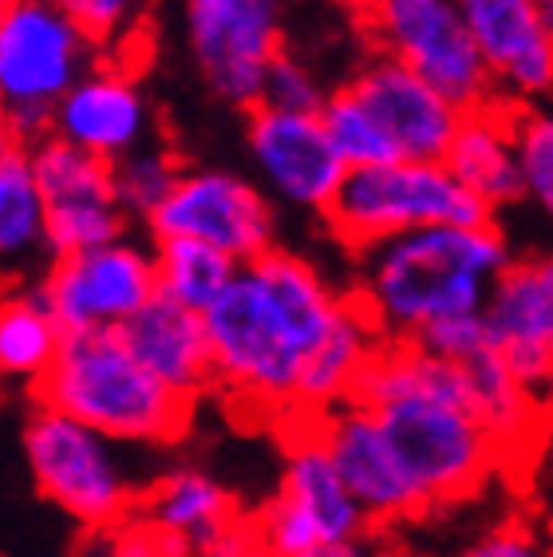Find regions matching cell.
<instances>
[{
    "label": "cell",
    "mask_w": 553,
    "mask_h": 557,
    "mask_svg": "<svg viewBox=\"0 0 553 557\" xmlns=\"http://www.w3.org/2000/svg\"><path fill=\"white\" fill-rule=\"evenodd\" d=\"M344 309L348 297L297 253L266 249L242 261L222 297L202 312L213 384L254 408L293 411L300 368Z\"/></svg>",
    "instance_id": "cell-1"
},
{
    "label": "cell",
    "mask_w": 553,
    "mask_h": 557,
    "mask_svg": "<svg viewBox=\"0 0 553 557\" xmlns=\"http://www.w3.org/2000/svg\"><path fill=\"white\" fill-rule=\"evenodd\" d=\"M352 399L376 411L427 510L470 498L506 455L475 411L467 368L415 341H383Z\"/></svg>",
    "instance_id": "cell-2"
},
{
    "label": "cell",
    "mask_w": 553,
    "mask_h": 557,
    "mask_svg": "<svg viewBox=\"0 0 553 557\" xmlns=\"http://www.w3.org/2000/svg\"><path fill=\"white\" fill-rule=\"evenodd\" d=\"M360 305L380 324L383 341H415L427 324L482 312L494 281L511 265V246L479 225H423L360 249Z\"/></svg>",
    "instance_id": "cell-3"
},
{
    "label": "cell",
    "mask_w": 553,
    "mask_h": 557,
    "mask_svg": "<svg viewBox=\"0 0 553 557\" xmlns=\"http://www.w3.org/2000/svg\"><path fill=\"white\" fill-rule=\"evenodd\" d=\"M36 399L115 443H171L191 419V399L162 384L119 329L67 333L52 368L36 380Z\"/></svg>",
    "instance_id": "cell-4"
},
{
    "label": "cell",
    "mask_w": 553,
    "mask_h": 557,
    "mask_svg": "<svg viewBox=\"0 0 553 557\" xmlns=\"http://www.w3.org/2000/svg\"><path fill=\"white\" fill-rule=\"evenodd\" d=\"M324 218L344 246L368 249L423 225L490 222L494 210L458 183L447 162L392 159L376 166H352L341 190L332 194Z\"/></svg>",
    "instance_id": "cell-5"
},
{
    "label": "cell",
    "mask_w": 553,
    "mask_h": 557,
    "mask_svg": "<svg viewBox=\"0 0 553 557\" xmlns=\"http://www.w3.org/2000/svg\"><path fill=\"white\" fill-rule=\"evenodd\" d=\"M96 36L56 0H12L0 21V115L21 139L52 135L60 99L91 67Z\"/></svg>",
    "instance_id": "cell-6"
},
{
    "label": "cell",
    "mask_w": 553,
    "mask_h": 557,
    "mask_svg": "<svg viewBox=\"0 0 553 557\" xmlns=\"http://www.w3.org/2000/svg\"><path fill=\"white\" fill-rule=\"evenodd\" d=\"M24 455L48 503L87 530H111L135 510L127 462L119 443L91 423L56 408H36L24 428Z\"/></svg>",
    "instance_id": "cell-7"
},
{
    "label": "cell",
    "mask_w": 553,
    "mask_h": 557,
    "mask_svg": "<svg viewBox=\"0 0 553 557\" xmlns=\"http://www.w3.org/2000/svg\"><path fill=\"white\" fill-rule=\"evenodd\" d=\"M293 419L297 431L288 435L281 486L254 518L257 546L266 554H297L372 534V518L364 515L320 440L317 411H293Z\"/></svg>",
    "instance_id": "cell-8"
},
{
    "label": "cell",
    "mask_w": 553,
    "mask_h": 557,
    "mask_svg": "<svg viewBox=\"0 0 553 557\" xmlns=\"http://www.w3.org/2000/svg\"><path fill=\"white\" fill-rule=\"evenodd\" d=\"M360 9L383 52L404 60L455 108L502 99L458 0H360Z\"/></svg>",
    "instance_id": "cell-9"
},
{
    "label": "cell",
    "mask_w": 553,
    "mask_h": 557,
    "mask_svg": "<svg viewBox=\"0 0 553 557\" xmlns=\"http://www.w3.org/2000/svg\"><path fill=\"white\" fill-rule=\"evenodd\" d=\"M285 0H186V36L206 87L230 108H257L281 55Z\"/></svg>",
    "instance_id": "cell-10"
},
{
    "label": "cell",
    "mask_w": 553,
    "mask_h": 557,
    "mask_svg": "<svg viewBox=\"0 0 553 557\" xmlns=\"http://www.w3.org/2000/svg\"><path fill=\"white\" fill-rule=\"evenodd\" d=\"M28 162L48 210L44 246L56 249V258L123 237L127 210L119 206L115 194V162L60 135L36 139Z\"/></svg>",
    "instance_id": "cell-11"
},
{
    "label": "cell",
    "mask_w": 553,
    "mask_h": 557,
    "mask_svg": "<svg viewBox=\"0 0 553 557\" xmlns=\"http://www.w3.org/2000/svg\"><path fill=\"white\" fill-rule=\"evenodd\" d=\"M40 293L64 333L123 329L159 293L155 253L123 237L107 246L79 249V253H64L52 265Z\"/></svg>",
    "instance_id": "cell-12"
},
{
    "label": "cell",
    "mask_w": 553,
    "mask_h": 557,
    "mask_svg": "<svg viewBox=\"0 0 553 557\" xmlns=\"http://www.w3.org/2000/svg\"><path fill=\"white\" fill-rule=\"evenodd\" d=\"M159 237H194L218 246L234 261H254L273 249V210L266 194L230 171H191L171 198L150 214Z\"/></svg>",
    "instance_id": "cell-13"
},
{
    "label": "cell",
    "mask_w": 553,
    "mask_h": 557,
    "mask_svg": "<svg viewBox=\"0 0 553 557\" xmlns=\"http://www.w3.org/2000/svg\"><path fill=\"white\" fill-rule=\"evenodd\" d=\"M245 135L257 174L273 198L297 210H329L348 162L341 159L320 111H281L257 103Z\"/></svg>",
    "instance_id": "cell-14"
},
{
    "label": "cell",
    "mask_w": 553,
    "mask_h": 557,
    "mask_svg": "<svg viewBox=\"0 0 553 557\" xmlns=\"http://www.w3.org/2000/svg\"><path fill=\"white\" fill-rule=\"evenodd\" d=\"M317 431L341 479L356 494V503L364 506V515L372 518V525H392L423 515V491L415 486V479L400 462L388 431L380 428V419L368 404L344 399L336 408L317 411Z\"/></svg>",
    "instance_id": "cell-15"
},
{
    "label": "cell",
    "mask_w": 553,
    "mask_h": 557,
    "mask_svg": "<svg viewBox=\"0 0 553 557\" xmlns=\"http://www.w3.org/2000/svg\"><path fill=\"white\" fill-rule=\"evenodd\" d=\"M348 87L376 115L400 159L443 162L463 123V108H455L439 87H431L423 75L388 52L364 67Z\"/></svg>",
    "instance_id": "cell-16"
},
{
    "label": "cell",
    "mask_w": 553,
    "mask_h": 557,
    "mask_svg": "<svg viewBox=\"0 0 553 557\" xmlns=\"http://www.w3.org/2000/svg\"><path fill=\"white\" fill-rule=\"evenodd\" d=\"M499 96L514 103L553 96V36L542 28L538 0H458Z\"/></svg>",
    "instance_id": "cell-17"
},
{
    "label": "cell",
    "mask_w": 553,
    "mask_h": 557,
    "mask_svg": "<svg viewBox=\"0 0 553 557\" xmlns=\"http://www.w3.org/2000/svg\"><path fill=\"white\" fill-rule=\"evenodd\" d=\"M494 348L521 384L542 392L553 368V258H526L502 269L487 297Z\"/></svg>",
    "instance_id": "cell-18"
},
{
    "label": "cell",
    "mask_w": 553,
    "mask_h": 557,
    "mask_svg": "<svg viewBox=\"0 0 553 557\" xmlns=\"http://www.w3.org/2000/svg\"><path fill=\"white\" fill-rule=\"evenodd\" d=\"M147 127V96L127 67H87L72 84V91L60 99L52 119V135L96 150L111 162L143 147Z\"/></svg>",
    "instance_id": "cell-19"
},
{
    "label": "cell",
    "mask_w": 553,
    "mask_h": 557,
    "mask_svg": "<svg viewBox=\"0 0 553 557\" xmlns=\"http://www.w3.org/2000/svg\"><path fill=\"white\" fill-rule=\"evenodd\" d=\"M119 333L131 344V352L182 399L194 404V396L213 384L206 317L171 300L167 293H155Z\"/></svg>",
    "instance_id": "cell-20"
},
{
    "label": "cell",
    "mask_w": 553,
    "mask_h": 557,
    "mask_svg": "<svg viewBox=\"0 0 553 557\" xmlns=\"http://www.w3.org/2000/svg\"><path fill=\"white\" fill-rule=\"evenodd\" d=\"M443 162L490 210H502V206L526 198L518 139H514V99H494V103L463 111V123H458Z\"/></svg>",
    "instance_id": "cell-21"
},
{
    "label": "cell",
    "mask_w": 553,
    "mask_h": 557,
    "mask_svg": "<svg viewBox=\"0 0 553 557\" xmlns=\"http://www.w3.org/2000/svg\"><path fill=\"white\" fill-rule=\"evenodd\" d=\"M380 348V324L360 305V297H348V309L341 312V321L332 324V333L312 348V356L300 368L297 408L293 411H329L352 399L364 368L372 364V356Z\"/></svg>",
    "instance_id": "cell-22"
},
{
    "label": "cell",
    "mask_w": 553,
    "mask_h": 557,
    "mask_svg": "<svg viewBox=\"0 0 553 557\" xmlns=\"http://www.w3.org/2000/svg\"><path fill=\"white\" fill-rule=\"evenodd\" d=\"M138 518H147L155 530L174 537L179 546H191L198 537L222 530L237 518V506L218 479L202 471H174L150 486L138 503Z\"/></svg>",
    "instance_id": "cell-23"
},
{
    "label": "cell",
    "mask_w": 553,
    "mask_h": 557,
    "mask_svg": "<svg viewBox=\"0 0 553 557\" xmlns=\"http://www.w3.org/2000/svg\"><path fill=\"white\" fill-rule=\"evenodd\" d=\"M470 380V396H475V411L490 428V435L511 450L521 440H530L533 431L542 428V416H538V392L526 387L514 375V368L506 364V356L490 344L479 356H470L467 364Z\"/></svg>",
    "instance_id": "cell-24"
},
{
    "label": "cell",
    "mask_w": 553,
    "mask_h": 557,
    "mask_svg": "<svg viewBox=\"0 0 553 557\" xmlns=\"http://www.w3.org/2000/svg\"><path fill=\"white\" fill-rule=\"evenodd\" d=\"M64 329L48 309L44 293H4L0 297V372L36 384L52 368Z\"/></svg>",
    "instance_id": "cell-25"
},
{
    "label": "cell",
    "mask_w": 553,
    "mask_h": 557,
    "mask_svg": "<svg viewBox=\"0 0 553 557\" xmlns=\"http://www.w3.org/2000/svg\"><path fill=\"white\" fill-rule=\"evenodd\" d=\"M237 265L242 261H234L218 246L194 242V237H159V253H155L159 293H167L194 312H206L222 297L225 285L234 281Z\"/></svg>",
    "instance_id": "cell-26"
},
{
    "label": "cell",
    "mask_w": 553,
    "mask_h": 557,
    "mask_svg": "<svg viewBox=\"0 0 553 557\" xmlns=\"http://www.w3.org/2000/svg\"><path fill=\"white\" fill-rule=\"evenodd\" d=\"M48 210L36 186L28 154H16L0 166V258H24L44 246Z\"/></svg>",
    "instance_id": "cell-27"
},
{
    "label": "cell",
    "mask_w": 553,
    "mask_h": 557,
    "mask_svg": "<svg viewBox=\"0 0 553 557\" xmlns=\"http://www.w3.org/2000/svg\"><path fill=\"white\" fill-rule=\"evenodd\" d=\"M320 119H324L332 143H336V150H341V159L348 162V171L352 166H376V162L400 159L392 139L383 135L376 115L364 108V99L356 96L352 87H344V91L324 99Z\"/></svg>",
    "instance_id": "cell-28"
},
{
    "label": "cell",
    "mask_w": 553,
    "mask_h": 557,
    "mask_svg": "<svg viewBox=\"0 0 553 557\" xmlns=\"http://www.w3.org/2000/svg\"><path fill=\"white\" fill-rule=\"evenodd\" d=\"M182 174L174 166L171 154H162V150H143L135 147L131 154L115 159V194H119V206L135 218H147L159 210L167 198H171L174 183H179Z\"/></svg>",
    "instance_id": "cell-29"
},
{
    "label": "cell",
    "mask_w": 553,
    "mask_h": 557,
    "mask_svg": "<svg viewBox=\"0 0 553 557\" xmlns=\"http://www.w3.org/2000/svg\"><path fill=\"white\" fill-rule=\"evenodd\" d=\"M514 139H518L521 190L553 218V111L514 103Z\"/></svg>",
    "instance_id": "cell-30"
},
{
    "label": "cell",
    "mask_w": 553,
    "mask_h": 557,
    "mask_svg": "<svg viewBox=\"0 0 553 557\" xmlns=\"http://www.w3.org/2000/svg\"><path fill=\"white\" fill-rule=\"evenodd\" d=\"M324 99L329 96H324L320 79L312 75L309 64H300L297 55L281 52L273 64H269L266 87H261V103L281 108V111H320Z\"/></svg>",
    "instance_id": "cell-31"
},
{
    "label": "cell",
    "mask_w": 553,
    "mask_h": 557,
    "mask_svg": "<svg viewBox=\"0 0 553 557\" xmlns=\"http://www.w3.org/2000/svg\"><path fill=\"white\" fill-rule=\"evenodd\" d=\"M419 348L435 356H447L455 364H467L470 356H479L482 348L494 344L487 324V312H458V317H443V321L427 324L423 333L415 336Z\"/></svg>",
    "instance_id": "cell-32"
},
{
    "label": "cell",
    "mask_w": 553,
    "mask_h": 557,
    "mask_svg": "<svg viewBox=\"0 0 553 557\" xmlns=\"http://www.w3.org/2000/svg\"><path fill=\"white\" fill-rule=\"evenodd\" d=\"M458 557H553L545 534L530 530L526 522H499L479 534Z\"/></svg>",
    "instance_id": "cell-33"
},
{
    "label": "cell",
    "mask_w": 553,
    "mask_h": 557,
    "mask_svg": "<svg viewBox=\"0 0 553 557\" xmlns=\"http://www.w3.org/2000/svg\"><path fill=\"white\" fill-rule=\"evenodd\" d=\"M75 24H84L96 40H115L135 24L143 0H56Z\"/></svg>",
    "instance_id": "cell-34"
},
{
    "label": "cell",
    "mask_w": 553,
    "mask_h": 557,
    "mask_svg": "<svg viewBox=\"0 0 553 557\" xmlns=\"http://www.w3.org/2000/svg\"><path fill=\"white\" fill-rule=\"evenodd\" d=\"M103 557H182V546L155 530L147 518H123L119 525H111Z\"/></svg>",
    "instance_id": "cell-35"
},
{
    "label": "cell",
    "mask_w": 553,
    "mask_h": 557,
    "mask_svg": "<svg viewBox=\"0 0 553 557\" xmlns=\"http://www.w3.org/2000/svg\"><path fill=\"white\" fill-rule=\"evenodd\" d=\"M257 534L254 522H242L234 518L230 525L213 530V534L198 537L191 546H182V557H257Z\"/></svg>",
    "instance_id": "cell-36"
},
{
    "label": "cell",
    "mask_w": 553,
    "mask_h": 557,
    "mask_svg": "<svg viewBox=\"0 0 553 557\" xmlns=\"http://www.w3.org/2000/svg\"><path fill=\"white\" fill-rule=\"evenodd\" d=\"M257 557H388L383 542L376 534L352 537V542H336V546H317V549H297V554H266L257 549Z\"/></svg>",
    "instance_id": "cell-37"
},
{
    "label": "cell",
    "mask_w": 553,
    "mask_h": 557,
    "mask_svg": "<svg viewBox=\"0 0 553 557\" xmlns=\"http://www.w3.org/2000/svg\"><path fill=\"white\" fill-rule=\"evenodd\" d=\"M538 416H542L545 435H553V368H550V375H545L542 392H538Z\"/></svg>",
    "instance_id": "cell-38"
},
{
    "label": "cell",
    "mask_w": 553,
    "mask_h": 557,
    "mask_svg": "<svg viewBox=\"0 0 553 557\" xmlns=\"http://www.w3.org/2000/svg\"><path fill=\"white\" fill-rule=\"evenodd\" d=\"M16 139H21V135L9 127V119L0 115V166H4L9 159H16Z\"/></svg>",
    "instance_id": "cell-39"
},
{
    "label": "cell",
    "mask_w": 553,
    "mask_h": 557,
    "mask_svg": "<svg viewBox=\"0 0 553 557\" xmlns=\"http://www.w3.org/2000/svg\"><path fill=\"white\" fill-rule=\"evenodd\" d=\"M538 16H542V28L553 36V0H538Z\"/></svg>",
    "instance_id": "cell-40"
},
{
    "label": "cell",
    "mask_w": 553,
    "mask_h": 557,
    "mask_svg": "<svg viewBox=\"0 0 553 557\" xmlns=\"http://www.w3.org/2000/svg\"><path fill=\"white\" fill-rule=\"evenodd\" d=\"M545 542H550V549H553V518H550V525H545Z\"/></svg>",
    "instance_id": "cell-41"
},
{
    "label": "cell",
    "mask_w": 553,
    "mask_h": 557,
    "mask_svg": "<svg viewBox=\"0 0 553 557\" xmlns=\"http://www.w3.org/2000/svg\"><path fill=\"white\" fill-rule=\"evenodd\" d=\"M9 4H12V0H0V21H4V12H9Z\"/></svg>",
    "instance_id": "cell-42"
},
{
    "label": "cell",
    "mask_w": 553,
    "mask_h": 557,
    "mask_svg": "<svg viewBox=\"0 0 553 557\" xmlns=\"http://www.w3.org/2000/svg\"><path fill=\"white\" fill-rule=\"evenodd\" d=\"M356 4H360V0H356Z\"/></svg>",
    "instance_id": "cell-43"
}]
</instances>
